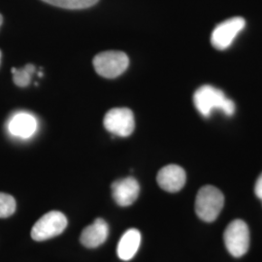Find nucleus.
<instances>
[{"label":"nucleus","mask_w":262,"mask_h":262,"mask_svg":"<svg viewBox=\"0 0 262 262\" xmlns=\"http://www.w3.org/2000/svg\"><path fill=\"white\" fill-rule=\"evenodd\" d=\"M109 234V227L103 219H96L94 223L83 230L80 241L85 248L94 249L106 241Z\"/></svg>","instance_id":"9b49d317"},{"label":"nucleus","mask_w":262,"mask_h":262,"mask_svg":"<svg viewBox=\"0 0 262 262\" xmlns=\"http://www.w3.org/2000/svg\"><path fill=\"white\" fill-rule=\"evenodd\" d=\"M112 195L115 202L121 207L132 205L138 198L140 186L136 179L126 177L120 179L112 184Z\"/></svg>","instance_id":"6e6552de"},{"label":"nucleus","mask_w":262,"mask_h":262,"mask_svg":"<svg viewBox=\"0 0 262 262\" xmlns=\"http://www.w3.org/2000/svg\"><path fill=\"white\" fill-rule=\"evenodd\" d=\"M261 201H262V200H261Z\"/></svg>","instance_id":"6ab92c4d"},{"label":"nucleus","mask_w":262,"mask_h":262,"mask_svg":"<svg viewBox=\"0 0 262 262\" xmlns=\"http://www.w3.org/2000/svg\"><path fill=\"white\" fill-rule=\"evenodd\" d=\"M93 63L97 74L107 79H114L127 69L129 58L123 52L107 51L94 56Z\"/></svg>","instance_id":"7ed1b4c3"},{"label":"nucleus","mask_w":262,"mask_h":262,"mask_svg":"<svg viewBox=\"0 0 262 262\" xmlns=\"http://www.w3.org/2000/svg\"><path fill=\"white\" fill-rule=\"evenodd\" d=\"M104 127L106 130L121 137H127L134 131L135 119L128 108H114L104 117Z\"/></svg>","instance_id":"423d86ee"},{"label":"nucleus","mask_w":262,"mask_h":262,"mask_svg":"<svg viewBox=\"0 0 262 262\" xmlns=\"http://www.w3.org/2000/svg\"><path fill=\"white\" fill-rule=\"evenodd\" d=\"M254 193L257 198L262 200V174L256 180L255 186H254Z\"/></svg>","instance_id":"dca6fc26"},{"label":"nucleus","mask_w":262,"mask_h":262,"mask_svg":"<svg viewBox=\"0 0 262 262\" xmlns=\"http://www.w3.org/2000/svg\"><path fill=\"white\" fill-rule=\"evenodd\" d=\"M0 62H1V51H0Z\"/></svg>","instance_id":"a211bd4d"},{"label":"nucleus","mask_w":262,"mask_h":262,"mask_svg":"<svg viewBox=\"0 0 262 262\" xmlns=\"http://www.w3.org/2000/svg\"><path fill=\"white\" fill-rule=\"evenodd\" d=\"M16 200L7 193L0 192V217L5 219L13 215L16 211Z\"/></svg>","instance_id":"2eb2a0df"},{"label":"nucleus","mask_w":262,"mask_h":262,"mask_svg":"<svg viewBox=\"0 0 262 262\" xmlns=\"http://www.w3.org/2000/svg\"><path fill=\"white\" fill-rule=\"evenodd\" d=\"M140 244L141 233L139 230L135 228L126 230L118 244V256L123 261L130 260L138 252Z\"/></svg>","instance_id":"f8f14e48"},{"label":"nucleus","mask_w":262,"mask_h":262,"mask_svg":"<svg viewBox=\"0 0 262 262\" xmlns=\"http://www.w3.org/2000/svg\"><path fill=\"white\" fill-rule=\"evenodd\" d=\"M8 130L15 137L28 139L37 130V120L29 113H18L10 120Z\"/></svg>","instance_id":"9d476101"},{"label":"nucleus","mask_w":262,"mask_h":262,"mask_svg":"<svg viewBox=\"0 0 262 262\" xmlns=\"http://www.w3.org/2000/svg\"><path fill=\"white\" fill-rule=\"evenodd\" d=\"M159 187L168 192H178L186 184L185 170L176 164H170L160 169L157 176Z\"/></svg>","instance_id":"1a4fd4ad"},{"label":"nucleus","mask_w":262,"mask_h":262,"mask_svg":"<svg viewBox=\"0 0 262 262\" xmlns=\"http://www.w3.org/2000/svg\"><path fill=\"white\" fill-rule=\"evenodd\" d=\"M48 4L64 9H85L94 6L98 0H42Z\"/></svg>","instance_id":"ddd939ff"},{"label":"nucleus","mask_w":262,"mask_h":262,"mask_svg":"<svg viewBox=\"0 0 262 262\" xmlns=\"http://www.w3.org/2000/svg\"><path fill=\"white\" fill-rule=\"evenodd\" d=\"M225 205L223 192L213 186H205L198 190L195 199V212L198 217L212 223L219 216Z\"/></svg>","instance_id":"f03ea898"},{"label":"nucleus","mask_w":262,"mask_h":262,"mask_svg":"<svg viewBox=\"0 0 262 262\" xmlns=\"http://www.w3.org/2000/svg\"><path fill=\"white\" fill-rule=\"evenodd\" d=\"M67 226L66 215L58 211H52L42 215L31 229V237L35 241H45L61 234Z\"/></svg>","instance_id":"39448f33"},{"label":"nucleus","mask_w":262,"mask_h":262,"mask_svg":"<svg viewBox=\"0 0 262 262\" xmlns=\"http://www.w3.org/2000/svg\"><path fill=\"white\" fill-rule=\"evenodd\" d=\"M227 251L234 257H241L250 247V230L242 220H235L227 225L224 233Z\"/></svg>","instance_id":"20e7f679"},{"label":"nucleus","mask_w":262,"mask_h":262,"mask_svg":"<svg viewBox=\"0 0 262 262\" xmlns=\"http://www.w3.org/2000/svg\"><path fill=\"white\" fill-rule=\"evenodd\" d=\"M246 20L241 17L226 19L215 27L211 35V44L216 50L224 51L229 47L236 36L243 30Z\"/></svg>","instance_id":"0eeeda50"},{"label":"nucleus","mask_w":262,"mask_h":262,"mask_svg":"<svg viewBox=\"0 0 262 262\" xmlns=\"http://www.w3.org/2000/svg\"><path fill=\"white\" fill-rule=\"evenodd\" d=\"M193 103L203 117L208 118L214 110H221L226 116H232L235 112V104L227 98L221 90L205 84L200 86L193 94Z\"/></svg>","instance_id":"f257e3e1"},{"label":"nucleus","mask_w":262,"mask_h":262,"mask_svg":"<svg viewBox=\"0 0 262 262\" xmlns=\"http://www.w3.org/2000/svg\"><path fill=\"white\" fill-rule=\"evenodd\" d=\"M2 24H3V17H2V15L0 14V27H1Z\"/></svg>","instance_id":"f3484780"},{"label":"nucleus","mask_w":262,"mask_h":262,"mask_svg":"<svg viewBox=\"0 0 262 262\" xmlns=\"http://www.w3.org/2000/svg\"><path fill=\"white\" fill-rule=\"evenodd\" d=\"M34 72H35V66L33 64H28L20 69L12 68L13 81L15 84L20 88L28 86L30 83L31 76L33 75Z\"/></svg>","instance_id":"4468645a"}]
</instances>
